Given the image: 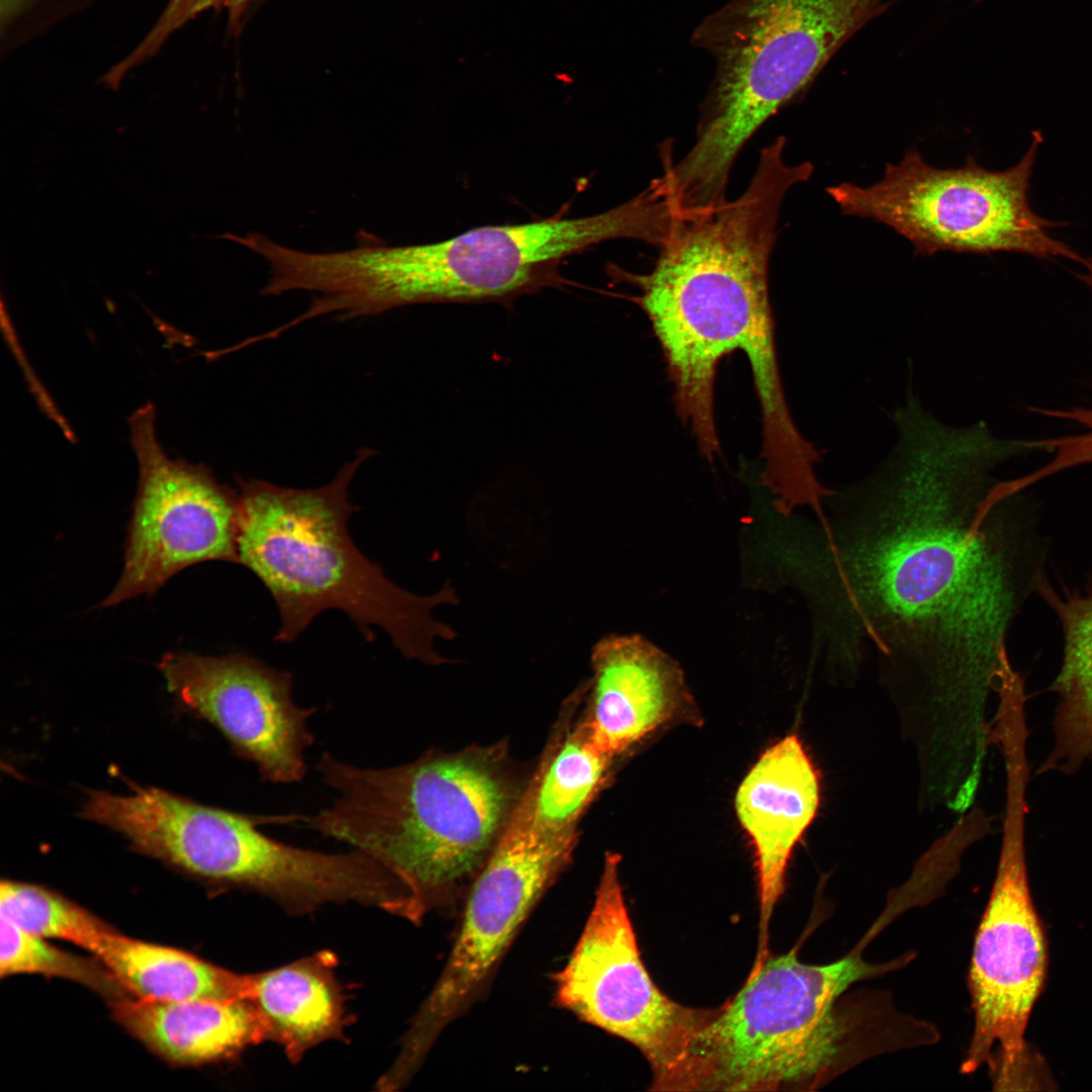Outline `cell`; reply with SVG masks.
Wrapping results in <instances>:
<instances>
[{"label": "cell", "instance_id": "277c9868", "mask_svg": "<svg viewBox=\"0 0 1092 1092\" xmlns=\"http://www.w3.org/2000/svg\"><path fill=\"white\" fill-rule=\"evenodd\" d=\"M375 452L361 448L328 484L296 489L268 481L237 478L240 494L239 564L272 596L281 620L276 641L292 642L314 617L329 609L344 612L367 641L382 628L407 658L428 664L446 659L435 637L457 634L436 621L432 610L456 604L449 582L430 597L416 596L389 580L354 544L348 520L357 511L350 484Z\"/></svg>", "mask_w": 1092, "mask_h": 1092}, {"label": "cell", "instance_id": "8fae6325", "mask_svg": "<svg viewBox=\"0 0 1092 1092\" xmlns=\"http://www.w3.org/2000/svg\"><path fill=\"white\" fill-rule=\"evenodd\" d=\"M139 484L121 575L101 607L151 595L204 561L238 563L240 494L203 464L172 459L160 444L151 403L129 418Z\"/></svg>", "mask_w": 1092, "mask_h": 1092}, {"label": "cell", "instance_id": "9c48e42d", "mask_svg": "<svg viewBox=\"0 0 1092 1092\" xmlns=\"http://www.w3.org/2000/svg\"><path fill=\"white\" fill-rule=\"evenodd\" d=\"M575 834L543 828L527 794L520 799L470 888L445 967L389 1066L395 1080L413 1079L442 1031L484 990L520 928L568 863Z\"/></svg>", "mask_w": 1092, "mask_h": 1092}, {"label": "cell", "instance_id": "6da1fadb", "mask_svg": "<svg viewBox=\"0 0 1092 1092\" xmlns=\"http://www.w3.org/2000/svg\"><path fill=\"white\" fill-rule=\"evenodd\" d=\"M793 186L787 169L761 162L739 197L680 216L651 270L611 273L637 289L634 300L659 343L676 414L709 461L721 453L714 408L719 362L734 351L746 356L761 415L762 482L783 499L815 490L820 462L789 410L769 299L779 215Z\"/></svg>", "mask_w": 1092, "mask_h": 1092}, {"label": "cell", "instance_id": "52a82bcc", "mask_svg": "<svg viewBox=\"0 0 1092 1092\" xmlns=\"http://www.w3.org/2000/svg\"><path fill=\"white\" fill-rule=\"evenodd\" d=\"M655 214L642 196L607 211L482 225L450 239L392 247L375 236L353 256L352 275L374 313L425 302L505 301L567 283L559 263L614 239L648 241Z\"/></svg>", "mask_w": 1092, "mask_h": 1092}, {"label": "cell", "instance_id": "44dd1931", "mask_svg": "<svg viewBox=\"0 0 1092 1092\" xmlns=\"http://www.w3.org/2000/svg\"><path fill=\"white\" fill-rule=\"evenodd\" d=\"M0 914L24 931L46 939L71 942L95 958L118 932L55 891L10 880L2 881L0 885Z\"/></svg>", "mask_w": 1092, "mask_h": 1092}, {"label": "cell", "instance_id": "2e32d148", "mask_svg": "<svg viewBox=\"0 0 1092 1092\" xmlns=\"http://www.w3.org/2000/svg\"><path fill=\"white\" fill-rule=\"evenodd\" d=\"M109 1003L124 1029L173 1065L225 1061L264 1041L258 1015L246 999L162 1001L126 996Z\"/></svg>", "mask_w": 1092, "mask_h": 1092}, {"label": "cell", "instance_id": "ffe728a7", "mask_svg": "<svg viewBox=\"0 0 1092 1092\" xmlns=\"http://www.w3.org/2000/svg\"><path fill=\"white\" fill-rule=\"evenodd\" d=\"M612 759L596 744L586 723L578 726L526 790L536 822L554 832L575 830L578 818L605 784Z\"/></svg>", "mask_w": 1092, "mask_h": 1092}, {"label": "cell", "instance_id": "4316f807", "mask_svg": "<svg viewBox=\"0 0 1092 1092\" xmlns=\"http://www.w3.org/2000/svg\"><path fill=\"white\" fill-rule=\"evenodd\" d=\"M102 81H104V80H103V78H102ZM103 83H105V82H103ZM105 84H106V83H105ZM106 85H107V84H106ZM107 86H108V85H107ZM108 87H109V86H108ZM109 88H110V87H109ZM112 89H113V88H112ZM113 90H117V89H113Z\"/></svg>", "mask_w": 1092, "mask_h": 1092}, {"label": "cell", "instance_id": "484cf974", "mask_svg": "<svg viewBox=\"0 0 1092 1092\" xmlns=\"http://www.w3.org/2000/svg\"><path fill=\"white\" fill-rule=\"evenodd\" d=\"M1083 264L1086 266V272L1082 275V279L1092 288V259H1084Z\"/></svg>", "mask_w": 1092, "mask_h": 1092}, {"label": "cell", "instance_id": "cb8c5ba5", "mask_svg": "<svg viewBox=\"0 0 1092 1092\" xmlns=\"http://www.w3.org/2000/svg\"><path fill=\"white\" fill-rule=\"evenodd\" d=\"M1034 412L1069 420L1085 428L1082 434L1050 438L1028 442L1030 449H1040L1053 453V458L1043 466L1026 474L1024 480L1031 485L1055 473L1075 466L1092 462V408L1072 407L1069 410H1038Z\"/></svg>", "mask_w": 1092, "mask_h": 1092}, {"label": "cell", "instance_id": "5b68a950", "mask_svg": "<svg viewBox=\"0 0 1092 1092\" xmlns=\"http://www.w3.org/2000/svg\"><path fill=\"white\" fill-rule=\"evenodd\" d=\"M890 5L886 0H730L696 28L693 42L716 70L688 153L668 180L697 207L726 200L741 149L797 97L841 47Z\"/></svg>", "mask_w": 1092, "mask_h": 1092}, {"label": "cell", "instance_id": "9a60e30c", "mask_svg": "<svg viewBox=\"0 0 1092 1092\" xmlns=\"http://www.w3.org/2000/svg\"><path fill=\"white\" fill-rule=\"evenodd\" d=\"M820 803L818 772L801 740L789 735L769 746L739 785L737 818L753 847L759 900L754 965L769 954V924L785 890L792 852Z\"/></svg>", "mask_w": 1092, "mask_h": 1092}, {"label": "cell", "instance_id": "603a6c76", "mask_svg": "<svg viewBox=\"0 0 1092 1092\" xmlns=\"http://www.w3.org/2000/svg\"><path fill=\"white\" fill-rule=\"evenodd\" d=\"M251 0H169L162 14L143 41L120 63L112 67L110 77L120 82L124 75L154 56L165 41L189 20L208 10H225L234 30Z\"/></svg>", "mask_w": 1092, "mask_h": 1092}, {"label": "cell", "instance_id": "30bf717a", "mask_svg": "<svg viewBox=\"0 0 1092 1092\" xmlns=\"http://www.w3.org/2000/svg\"><path fill=\"white\" fill-rule=\"evenodd\" d=\"M608 852L595 902L564 967L553 975L555 1003L580 1020L636 1046L663 1091L712 1009L667 997L645 968L619 877Z\"/></svg>", "mask_w": 1092, "mask_h": 1092}, {"label": "cell", "instance_id": "7a4b0ae2", "mask_svg": "<svg viewBox=\"0 0 1092 1092\" xmlns=\"http://www.w3.org/2000/svg\"><path fill=\"white\" fill-rule=\"evenodd\" d=\"M965 463L939 454L894 459L859 481L852 500L864 544L830 555L849 566V613L866 607L858 635L883 653L916 647L963 656L986 679L1010 660L1007 627L1019 602L1004 541L992 533L998 506ZM845 601V602H846Z\"/></svg>", "mask_w": 1092, "mask_h": 1092}, {"label": "cell", "instance_id": "ba28073f", "mask_svg": "<svg viewBox=\"0 0 1092 1092\" xmlns=\"http://www.w3.org/2000/svg\"><path fill=\"white\" fill-rule=\"evenodd\" d=\"M1023 158L1004 171H990L968 157L960 168H935L914 149L887 164L870 186L842 182L826 188L846 215L886 224L907 239L917 254L1018 252L1083 263L1073 249L1050 236L1054 225L1031 209L1029 180L1039 131Z\"/></svg>", "mask_w": 1092, "mask_h": 1092}, {"label": "cell", "instance_id": "7c38bea8", "mask_svg": "<svg viewBox=\"0 0 1092 1092\" xmlns=\"http://www.w3.org/2000/svg\"><path fill=\"white\" fill-rule=\"evenodd\" d=\"M1026 799L1006 798L1002 846L992 892L974 943L969 974L975 1024L964 1073H991L1024 1051L1025 1029L1048 970V945L1033 905L1025 858Z\"/></svg>", "mask_w": 1092, "mask_h": 1092}, {"label": "cell", "instance_id": "7402d4cb", "mask_svg": "<svg viewBox=\"0 0 1092 1092\" xmlns=\"http://www.w3.org/2000/svg\"><path fill=\"white\" fill-rule=\"evenodd\" d=\"M41 975L70 980L109 1000L131 996L113 973L97 958L66 951L48 939L31 934L0 918V976Z\"/></svg>", "mask_w": 1092, "mask_h": 1092}, {"label": "cell", "instance_id": "4fadbf2b", "mask_svg": "<svg viewBox=\"0 0 1092 1092\" xmlns=\"http://www.w3.org/2000/svg\"><path fill=\"white\" fill-rule=\"evenodd\" d=\"M159 668L169 691L214 725L264 781L292 784L306 772L313 741L307 720L315 709L292 700V674L244 653L206 656L170 652Z\"/></svg>", "mask_w": 1092, "mask_h": 1092}, {"label": "cell", "instance_id": "8992f818", "mask_svg": "<svg viewBox=\"0 0 1092 1092\" xmlns=\"http://www.w3.org/2000/svg\"><path fill=\"white\" fill-rule=\"evenodd\" d=\"M876 967L856 954L808 965L795 949L768 954L741 989L713 1008L665 1091H776L815 1084L836 1058L844 1027L836 999Z\"/></svg>", "mask_w": 1092, "mask_h": 1092}, {"label": "cell", "instance_id": "3957f363", "mask_svg": "<svg viewBox=\"0 0 1092 1092\" xmlns=\"http://www.w3.org/2000/svg\"><path fill=\"white\" fill-rule=\"evenodd\" d=\"M496 760L468 751L368 768L324 752L317 770L337 795L301 822L385 867L419 923L479 872L510 817L512 790Z\"/></svg>", "mask_w": 1092, "mask_h": 1092}, {"label": "cell", "instance_id": "ac0fdd59", "mask_svg": "<svg viewBox=\"0 0 1092 1092\" xmlns=\"http://www.w3.org/2000/svg\"><path fill=\"white\" fill-rule=\"evenodd\" d=\"M1036 590L1059 618L1064 657L1052 690L1059 696L1055 741L1039 771H1076L1092 761V593L1059 596L1040 575Z\"/></svg>", "mask_w": 1092, "mask_h": 1092}, {"label": "cell", "instance_id": "e0dca14e", "mask_svg": "<svg viewBox=\"0 0 1092 1092\" xmlns=\"http://www.w3.org/2000/svg\"><path fill=\"white\" fill-rule=\"evenodd\" d=\"M337 966L336 954L323 949L249 974L247 1000L258 1015L264 1041L281 1046L292 1064L320 1043L344 1038L350 1017Z\"/></svg>", "mask_w": 1092, "mask_h": 1092}, {"label": "cell", "instance_id": "5bb4252c", "mask_svg": "<svg viewBox=\"0 0 1092 1092\" xmlns=\"http://www.w3.org/2000/svg\"><path fill=\"white\" fill-rule=\"evenodd\" d=\"M589 717L596 744L615 757L699 712L677 661L641 635L612 634L592 650Z\"/></svg>", "mask_w": 1092, "mask_h": 1092}, {"label": "cell", "instance_id": "d4e9b609", "mask_svg": "<svg viewBox=\"0 0 1092 1092\" xmlns=\"http://www.w3.org/2000/svg\"><path fill=\"white\" fill-rule=\"evenodd\" d=\"M995 1090H1054L1045 1061L1030 1044L1008 1067L992 1074Z\"/></svg>", "mask_w": 1092, "mask_h": 1092}, {"label": "cell", "instance_id": "d6986e66", "mask_svg": "<svg viewBox=\"0 0 1092 1092\" xmlns=\"http://www.w3.org/2000/svg\"><path fill=\"white\" fill-rule=\"evenodd\" d=\"M134 997L187 1001L237 1000L249 994V974H239L166 945L115 933L96 957Z\"/></svg>", "mask_w": 1092, "mask_h": 1092}]
</instances>
